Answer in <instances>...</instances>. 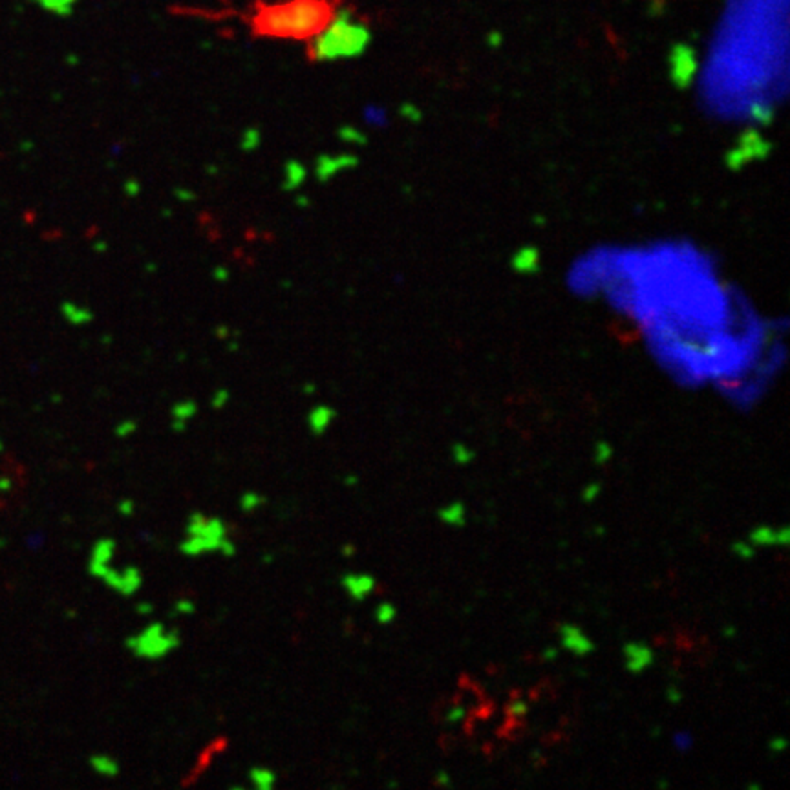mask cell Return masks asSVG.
Returning a JSON list of instances; mask_svg holds the SVG:
<instances>
[{
    "label": "cell",
    "mask_w": 790,
    "mask_h": 790,
    "mask_svg": "<svg viewBox=\"0 0 790 790\" xmlns=\"http://www.w3.org/2000/svg\"><path fill=\"white\" fill-rule=\"evenodd\" d=\"M573 295L624 320L673 381L752 403L785 361V330L710 249L681 237L602 244L567 271Z\"/></svg>",
    "instance_id": "obj_1"
},
{
    "label": "cell",
    "mask_w": 790,
    "mask_h": 790,
    "mask_svg": "<svg viewBox=\"0 0 790 790\" xmlns=\"http://www.w3.org/2000/svg\"><path fill=\"white\" fill-rule=\"evenodd\" d=\"M335 6L330 0H278L260 4L251 28L267 39L310 40L330 21Z\"/></svg>",
    "instance_id": "obj_2"
},
{
    "label": "cell",
    "mask_w": 790,
    "mask_h": 790,
    "mask_svg": "<svg viewBox=\"0 0 790 790\" xmlns=\"http://www.w3.org/2000/svg\"><path fill=\"white\" fill-rule=\"evenodd\" d=\"M372 43V31L352 8L335 6L330 21L308 40V53L317 63H337L361 57Z\"/></svg>",
    "instance_id": "obj_3"
},
{
    "label": "cell",
    "mask_w": 790,
    "mask_h": 790,
    "mask_svg": "<svg viewBox=\"0 0 790 790\" xmlns=\"http://www.w3.org/2000/svg\"><path fill=\"white\" fill-rule=\"evenodd\" d=\"M187 538L180 543V551L185 556H200L203 553H222L224 556H234L237 546L227 536V527L224 520L205 516L202 512H193L187 521Z\"/></svg>",
    "instance_id": "obj_4"
},
{
    "label": "cell",
    "mask_w": 790,
    "mask_h": 790,
    "mask_svg": "<svg viewBox=\"0 0 790 790\" xmlns=\"http://www.w3.org/2000/svg\"><path fill=\"white\" fill-rule=\"evenodd\" d=\"M181 639L176 629H167L161 622H152L139 635L126 639V648L139 659H161L180 646Z\"/></svg>",
    "instance_id": "obj_5"
},
{
    "label": "cell",
    "mask_w": 790,
    "mask_h": 790,
    "mask_svg": "<svg viewBox=\"0 0 790 790\" xmlns=\"http://www.w3.org/2000/svg\"><path fill=\"white\" fill-rule=\"evenodd\" d=\"M116 549L117 546L112 538H103V540H99L97 543H95L94 549H92L90 566H88L92 575L97 576V578H101V576L104 575V571L110 567V562H112L114 554H116Z\"/></svg>",
    "instance_id": "obj_6"
},
{
    "label": "cell",
    "mask_w": 790,
    "mask_h": 790,
    "mask_svg": "<svg viewBox=\"0 0 790 790\" xmlns=\"http://www.w3.org/2000/svg\"><path fill=\"white\" fill-rule=\"evenodd\" d=\"M340 584L353 600L361 602L375 589V578L364 573H348L340 578Z\"/></svg>",
    "instance_id": "obj_7"
},
{
    "label": "cell",
    "mask_w": 790,
    "mask_h": 790,
    "mask_svg": "<svg viewBox=\"0 0 790 790\" xmlns=\"http://www.w3.org/2000/svg\"><path fill=\"white\" fill-rule=\"evenodd\" d=\"M141 585H143L141 571H139L138 567L129 566L121 571V580H119L117 592L123 595V597H132V595H136V592L139 591Z\"/></svg>",
    "instance_id": "obj_8"
},
{
    "label": "cell",
    "mask_w": 790,
    "mask_h": 790,
    "mask_svg": "<svg viewBox=\"0 0 790 790\" xmlns=\"http://www.w3.org/2000/svg\"><path fill=\"white\" fill-rule=\"evenodd\" d=\"M333 419H335V410L328 408V406H318L310 413L308 421H310V428L315 435H323Z\"/></svg>",
    "instance_id": "obj_9"
},
{
    "label": "cell",
    "mask_w": 790,
    "mask_h": 790,
    "mask_svg": "<svg viewBox=\"0 0 790 790\" xmlns=\"http://www.w3.org/2000/svg\"><path fill=\"white\" fill-rule=\"evenodd\" d=\"M90 767L95 774L103 777H116L119 774V763L107 754H97L90 757Z\"/></svg>",
    "instance_id": "obj_10"
},
{
    "label": "cell",
    "mask_w": 790,
    "mask_h": 790,
    "mask_svg": "<svg viewBox=\"0 0 790 790\" xmlns=\"http://www.w3.org/2000/svg\"><path fill=\"white\" fill-rule=\"evenodd\" d=\"M251 785L258 790H271L276 785V774L266 767H254L249 770Z\"/></svg>",
    "instance_id": "obj_11"
},
{
    "label": "cell",
    "mask_w": 790,
    "mask_h": 790,
    "mask_svg": "<svg viewBox=\"0 0 790 790\" xmlns=\"http://www.w3.org/2000/svg\"><path fill=\"white\" fill-rule=\"evenodd\" d=\"M627 659H629V668L632 670H642L649 662L651 655L644 646H629L627 648Z\"/></svg>",
    "instance_id": "obj_12"
},
{
    "label": "cell",
    "mask_w": 790,
    "mask_h": 790,
    "mask_svg": "<svg viewBox=\"0 0 790 790\" xmlns=\"http://www.w3.org/2000/svg\"><path fill=\"white\" fill-rule=\"evenodd\" d=\"M194 410H196V406H194L193 403L178 404L176 408H174V416H176V421H174V430L181 432V430L185 428V421H187V419H190V417L194 416Z\"/></svg>",
    "instance_id": "obj_13"
},
{
    "label": "cell",
    "mask_w": 790,
    "mask_h": 790,
    "mask_svg": "<svg viewBox=\"0 0 790 790\" xmlns=\"http://www.w3.org/2000/svg\"><path fill=\"white\" fill-rule=\"evenodd\" d=\"M266 503V498L258 492H245L240 498V509L244 512H254Z\"/></svg>",
    "instance_id": "obj_14"
},
{
    "label": "cell",
    "mask_w": 790,
    "mask_h": 790,
    "mask_svg": "<svg viewBox=\"0 0 790 790\" xmlns=\"http://www.w3.org/2000/svg\"><path fill=\"white\" fill-rule=\"evenodd\" d=\"M563 642H566L569 648L573 649H578V651H585L588 649V642H585V637L582 635V633H578L576 629H573V627H566V632H563Z\"/></svg>",
    "instance_id": "obj_15"
},
{
    "label": "cell",
    "mask_w": 790,
    "mask_h": 790,
    "mask_svg": "<svg viewBox=\"0 0 790 790\" xmlns=\"http://www.w3.org/2000/svg\"><path fill=\"white\" fill-rule=\"evenodd\" d=\"M43 8L52 9L55 13H70L73 9V6L77 4L79 0H39Z\"/></svg>",
    "instance_id": "obj_16"
},
{
    "label": "cell",
    "mask_w": 790,
    "mask_h": 790,
    "mask_svg": "<svg viewBox=\"0 0 790 790\" xmlns=\"http://www.w3.org/2000/svg\"><path fill=\"white\" fill-rule=\"evenodd\" d=\"M375 619L381 624L391 622L395 619V607L391 604H388V602H382L381 606L375 610Z\"/></svg>",
    "instance_id": "obj_17"
},
{
    "label": "cell",
    "mask_w": 790,
    "mask_h": 790,
    "mask_svg": "<svg viewBox=\"0 0 790 790\" xmlns=\"http://www.w3.org/2000/svg\"><path fill=\"white\" fill-rule=\"evenodd\" d=\"M134 509H136V505H134L132 499H121V502L117 503V511H119L123 516H132Z\"/></svg>",
    "instance_id": "obj_18"
},
{
    "label": "cell",
    "mask_w": 790,
    "mask_h": 790,
    "mask_svg": "<svg viewBox=\"0 0 790 790\" xmlns=\"http://www.w3.org/2000/svg\"><path fill=\"white\" fill-rule=\"evenodd\" d=\"M194 604L190 600H178L176 604V613L180 615H193L194 613Z\"/></svg>",
    "instance_id": "obj_19"
},
{
    "label": "cell",
    "mask_w": 790,
    "mask_h": 790,
    "mask_svg": "<svg viewBox=\"0 0 790 790\" xmlns=\"http://www.w3.org/2000/svg\"><path fill=\"white\" fill-rule=\"evenodd\" d=\"M134 428H136V426H134V423H123V425L117 426V428H116V434L119 435V438H126V435L132 434Z\"/></svg>",
    "instance_id": "obj_20"
},
{
    "label": "cell",
    "mask_w": 790,
    "mask_h": 790,
    "mask_svg": "<svg viewBox=\"0 0 790 790\" xmlns=\"http://www.w3.org/2000/svg\"><path fill=\"white\" fill-rule=\"evenodd\" d=\"M136 611H138L139 615H152V611H154V606H152V604H148V602H143V604H138Z\"/></svg>",
    "instance_id": "obj_21"
},
{
    "label": "cell",
    "mask_w": 790,
    "mask_h": 790,
    "mask_svg": "<svg viewBox=\"0 0 790 790\" xmlns=\"http://www.w3.org/2000/svg\"><path fill=\"white\" fill-rule=\"evenodd\" d=\"M344 481H346V485H348V487L357 485V477H355V476H348Z\"/></svg>",
    "instance_id": "obj_22"
},
{
    "label": "cell",
    "mask_w": 790,
    "mask_h": 790,
    "mask_svg": "<svg viewBox=\"0 0 790 790\" xmlns=\"http://www.w3.org/2000/svg\"><path fill=\"white\" fill-rule=\"evenodd\" d=\"M342 553H344V554H346V556H350V554H353V553H355V549H353V547H352V546H346V547H344V549H342Z\"/></svg>",
    "instance_id": "obj_23"
}]
</instances>
